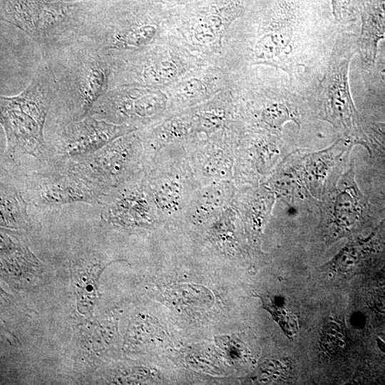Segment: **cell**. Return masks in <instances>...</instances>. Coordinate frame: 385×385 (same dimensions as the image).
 Segmentation results:
<instances>
[{
  "instance_id": "21",
  "label": "cell",
  "mask_w": 385,
  "mask_h": 385,
  "mask_svg": "<svg viewBox=\"0 0 385 385\" xmlns=\"http://www.w3.org/2000/svg\"><path fill=\"white\" fill-rule=\"evenodd\" d=\"M378 57L379 62L385 61V37L379 45L377 58Z\"/></svg>"
},
{
  "instance_id": "8",
  "label": "cell",
  "mask_w": 385,
  "mask_h": 385,
  "mask_svg": "<svg viewBox=\"0 0 385 385\" xmlns=\"http://www.w3.org/2000/svg\"><path fill=\"white\" fill-rule=\"evenodd\" d=\"M136 138L120 136L98 150L61 168L78 173L107 192L119 187L128 175L138 153Z\"/></svg>"
},
{
  "instance_id": "16",
  "label": "cell",
  "mask_w": 385,
  "mask_h": 385,
  "mask_svg": "<svg viewBox=\"0 0 385 385\" xmlns=\"http://www.w3.org/2000/svg\"><path fill=\"white\" fill-rule=\"evenodd\" d=\"M259 297L262 300L263 307L271 313L286 336L292 339L297 332L296 317L293 314L288 313L282 307L277 306L270 296L261 294Z\"/></svg>"
},
{
  "instance_id": "15",
  "label": "cell",
  "mask_w": 385,
  "mask_h": 385,
  "mask_svg": "<svg viewBox=\"0 0 385 385\" xmlns=\"http://www.w3.org/2000/svg\"><path fill=\"white\" fill-rule=\"evenodd\" d=\"M177 68L173 62L168 60L154 61L145 64L141 76L145 83L163 84L174 78Z\"/></svg>"
},
{
  "instance_id": "4",
  "label": "cell",
  "mask_w": 385,
  "mask_h": 385,
  "mask_svg": "<svg viewBox=\"0 0 385 385\" xmlns=\"http://www.w3.org/2000/svg\"><path fill=\"white\" fill-rule=\"evenodd\" d=\"M357 52V38L344 35L335 43L320 82L324 120L342 133L364 140L358 111L349 85L351 58Z\"/></svg>"
},
{
  "instance_id": "9",
  "label": "cell",
  "mask_w": 385,
  "mask_h": 385,
  "mask_svg": "<svg viewBox=\"0 0 385 385\" xmlns=\"http://www.w3.org/2000/svg\"><path fill=\"white\" fill-rule=\"evenodd\" d=\"M163 99L148 89L117 86L110 88L93 105L90 115L109 123L124 125L134 118L147 119L157 115Z\"/></svg>"
},
{
  "instance_id": "2",
  "label": "cell",
  "mask_w": 385,
  "mask_h": 385,
  "mask_svg": "<svg viewBox=\"0 0 385 385\" xmlns=\"http://www.w3.org/2000/svg\"><path fill=\"white\" fill-rule=\"evenodd\" d=\"M53 93L51 77L43 63L23 91L13 96H1L0 121L6 140L7 159L14 161L26 155L48 162L44 131Z\"/></svg>"
},
{
  "instance_id": "19",
  "label": "cell",
  "mask_w": 385,
  "mask_h": 385,
  "mask_svg": "<svg viewBox=\"0 0 385 385\" xmlns=\"http://www.w3.org/2000/svg\"><path fill=\"white\" fill-rule=\"evenodd\" d=\"M332 11L337 20H342L354 10V0H331Z\"/></svg>"
},
{
  "instance_id": "13",
  "label": "cell",
  "mask_w": 385,
  "mask_h": 385,
  "mask_svg": "<svg viewBox=\"0 0 385 385\" xmlns=\"http://www.w3.org/2000/svg\"><path fill=\"white\" fill-rule=\"evenodd\" d=\"M1 225L14 229H26L30 226L27 202L13 184L1 177Z\"/></svg>"
},
{
  "instance_id": "3",
  "label": "cell",
  "mask_w": 385,
  "mask_h": 385,
  "mask_svg": "<svg viewBox=\"0 0 385 385\" xmlns=\"http://www.w3.org/2000/svg\"><path fill=\"white\" fill-rule=\"evenodd\" d=\"M1 17L37 43L46 55L79 41L92 19L79 3L48 0H6Z\"/></svg>"
},
{
  "instance_id": "17",
  "label": "cell",
  "mask_w": 385,
  "mask_h": 385,
  "mask_svg": "<svg viewBox=\"0 0 385 385\" xmlns=\"http://www.w3.org/2000/svg\"><path fill=\"white\" fill-rule=\"evenodd\" d=\"M262 118L267 124L274 128H281L288 120H293L299 125L297 115L282 103H274L267 107L262 113Z\"/></svg>"
},
{
  "instance_id": "5",
  "label": "cell",
  "mask_w": 385,
  "mask_h": 385,
  "mask_svg": "<svg viewBox=\"0 0 385 385\" xmlns=\"http://www.w3.org/2000/svg\"><path fill=\"white\" fill-rule=\"evenodd\" d=\"M130 128L88 115L82 119L47 125L48 162L52 168L88 155L128 133Z\"/></svg>"
},
{
  "instance_id": "20",
  "label": "cell",
  "mask_w": 385,
  "mask_h": 385,
  "mask_svg": "<svg viewBox=\"0 0 385 385\" xmlns=\"http://www.w3.org/2000/svg\"><path fill=\"white\" fill-rule=\"evenodd\" d=\"M369 127L374 138L385 145V123H372Z\"/></svg>"
},
{
  "instance_id": "7",
  "label": "cell",
  "mask_w": 385,
  "mask_h": 385,
  "mask_svg": "<svg viewBox=\"0 0 385 385\" xmlns=\"http://www.w3.org/2000/svg\"><path fill=\"white\" fill-rule=\"evenodd\" d=\"M299 9L292 0H277L268 12L265 32L254 47L255 59L280 67L289 75L296 69Z\"/></svg>"
},
{
  "instance_id": "14",
  "label": "cell",
  "mask_w": 385,
  "mask_h": 385,
  "mask_svg": "<svg viewBox=\"0 0 385 385\" xmlns=\"http://www.w3.org/2000/svg\"><path fill=\"white\" fill-rule=\"evenodd\" d=\"M101 269V265L96 263L88 276L86 273L76 274L75 286L78 295V307L84 313L91 311L95 304L97 297L96 281L99 275L96 276L95 272Z\"/></svg>"
},
{
  "instance_id": "6",
  "label": "cell",
  "mask_w": 385,
  "mask_h": 385,
  "mask_svg": "<svg viewBox=\"0 0 385 385\" xmlns=\"http://www.w3.org/2000/svg\"><path fill=\"white\" fill-rule=\"evenodd\" d=\"M22 180L25 199L40 207L54 208L76 202L101 204L109 193L64 168L31 172L24 175Z\"/></svg>"
},
{
  "instance_id": "1",
  "label": "cell",
  "mask_w": 385,
  "mask_h": 385,
  "mask_svg": "<svg viewBox=\"0 0 385 385\" xmlns=\"http://www.w3.org/2000/svg\"><path fill=\"white\" fill-rule=\"evenodd\" d=\"M45 57L53 86L47 125L87 116L110 88L109 62L83 40Z\"/></svg>"
},
{
  "instance_id": "11",
  "label": "cell",
  "mask_w": 385,
  "mask_h": 385,
  "mask_svg": "<svg viewBox=\"0 0 385 385\" xmlns=\"http://www.w3.org/2000/svg\"><path fill=\"white\" fill-rule=\"evenodd\" d=\"M357 6L361 21L357 51L366 64L374 66L385 37V0H358Z\"/></svg>"
},
{
  "instance_id": "10",
  "label": "cell",
  "mask_w": 385,
  "mask_h": 385,
  "mask_svg": "<svg viewBox=\"0 0 385 385\" xmlns=\"http://www.w3.org/2000/svg\"><path fill=\"white\" fill-rule=\"evenodd\" d=\"M101 205L102 217L111 224L129 225L150 220V207L144 195L119 187L111 190Z\"/></svg>"
},
{
  "instance_id": "12",
  "label": "cell",
  "mask_w": 385,
  "mask_h": 385,
  "mask_svg": "<svg viewBox=\"0 0 385 385\" xmlns=\"http://www.w3.org/2000/svg\"><path fill=\"white\" fill-rule=\"evenodd\" d=\"M342 180L335 192L330 213L337 227L347 228L359 219L366 203L354 182L352 170L344 175Z\"/></svg>"
},
{
  "instance_id": "18",
  "label": "cell",
  "mask_w": 385,
  "mask_h": 385,
  "mask_svg": "<svg viewBox=\"0 0 385 385\" xmlns=\"http://www.w3.org/2000/svg\"><path fill=\"white\" fill-rule=\"evenodd\" d=\"M194 35L196 40L202 43L212 42L217 35L209 24L202 19L195 17Z\"/></svg>"
},
{
  "instance_id": "23",
  "label": "cell",
  "mask_w": 385,
  "mask_h": 385,
  "mask_svg": "<svg viewBox=\"0 0 385 385\" xmlns=\"http://www.w3.org/2000/svg\"><path fill=\"white\" fill-rule=\"evenodd\" d=\"M154 2H164L167 4H175V2H183L188 0H151Z\"/></svg>"
},
{
  "instance_id": "22",
  "label": "cell",
  "mask_w": 385,
  "mask_h": 385,
  "mask_svg": "<svg viewBox=\"0 0 385 385\" xmlns=\"http://www.w3.org/2000/svg\"><path fill=\"white\" fill-rule=\"evenodd\" d=\"M379 76L381 81L385 83V61L379 62Z\"/></svg>"
}]
</instances>
